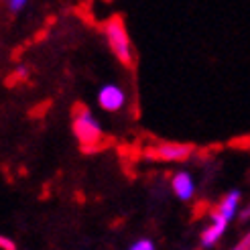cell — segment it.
I'll list each match as a JSON object with an SVG mask.
<instances>
[{
  "mask_svg": "<svg viewBox=\"0 0 250 250\" xmlns=\"http://www.w3.org/2000/svg\"><path fill=\"white\" fill-rule=\"evenodd\" d=\"M106 37H108L110 49L120 59V63L132 65V45H130V37L122 17H112L106 22Z\"/></svg>",
  "mask_w": 250,
  "mask_h": 250,
  "instance_id": "6da1fadb",
  "label": "cell"
},
{
  "mask_svg": "<svg viewBox=\"0 0 250 250\" xmlns=\"http://www.w3.org/2000/svg\"><path fill=\"white\" fill-rule=\"evenodd\" d=\"M73 132H76L78 141L83 146L96 145L100 141V136H102V128H100L98 120L85 108L76 112V118H73Z\"/></svg>",
  "mask_w": 250,
  "mask_h": 250,
  "instance_id": "7a4b0ae2",
  "label": "cell"
},
{
  "mask_svg": "<svg viewBox=\"0 0 250 250\" xmlns=\"http://www.w3.org/2000/svg\"><path fill=\"white\" fill-rule=\"evenodd\" d=\"M124 102H126V94H124V90L120 85L116 83H106L100 87L98 92V104L102 106L106 112H118Z\"/></svg>",
  "mask_w": 250,
  "mask_h": 250,
  "instance_id": "3957f363",
  "label": "cell"
},
{
  "mask_svg": "<svg viewBox=\"0 0 250 250\" xmlns=\"http://www.w3.org/2000/svg\"><path fill=\"white\" fill-rule=\"evenodd\" d=\"M148 157L161 159V161H185L191 155V146L179 145V143H165L155 148H148Z\"/></svg>",
  "mask_w": 250,
  "mask_h": 250,
  "instance_id": "277c9868",
  "label": "cell"
},
{
  "mask_svg": "<svg viewBox=\"0 0 250 250\" xmlns=\"http://www.w3.org/2000/svg\"><path fill=\"white\" fill-rule=\"evenodd\" d=\"M228 220H224L222 216H218L216 211L211 214V222H209V226L202 232V246H206V248H211L214 246L222 236H224V232H226V228H228Z\"/></svg>",
  "mask_w": 250,
  "mask_h": 250,
  "instance_id": "5b68a950",
  "label": "cell"
},
{
  "mask_svg": "<svg viewBox=\"0 0 250 250\" xmlns=\"http://www.w3.org/2000/svg\"><path fill=\"white\" fill-rule=\"evenodd\" d=\"M171 187H173V193L177 195L179 199H183V202L191 199L193 193H195V181L187 171L175 173L173 179H171Z\"/></svg>",
  "mask_w": 250,
  "mask_h": 250,
  "instance_id": "8992f818",
  "label": "cell"
},
{
  "mask_svg": "<svg viewBox=\"0 0 250 250\" xmlns=\"http://www.w3.org/2000/svg\"><path fill=\"white\" fill-rule=\"evenodd\" d=\"M240 191H230V193H226L222 197V202H220V206H218V209H216V214L218 216H222L224 220H232V218H236V214H238V208H240Z\"/></svg>",
  "mask_w": 250,
  "mask_h": 250,
  "instance_id": "52a82bcc",
  "label": "cell"
},
{
  "mask_svg": "<svg viewBox=\"0 0 250 250\" xmlns=\"http://www.w3.org/2000/svg\"><path fill=\"white\" fill-rule=\"evenodd\" d=\"M128 250H155V244L148 238H141V240H136Z\"/></svg>",
  "mask_w": 250,
  "mask_h": 250,
  "instance_id": "ba28073f",
  "label": "cell"
},
{
  "mask_svg": "<svg viewBox=\"0 0 250 250\" xmlns=\"http://www.w3.org/2000/svg\"><path fill=\"white\" fill-rule=\"evenodd\" d=\"M24 6H27V2H24V0H10V2H8L10 12H21Z\"/></svg>",
  "mask_w": 250,
  "mask_h": 250,
  "instance_id": "9c48e42d",
  "label": "cell"
},
{
  "mask_svg": "<svg viewBox=\"0 0 250 250\" xmlns=\"http://www.w3.org/2000/svg\"><path fill=\"white\" fill-rule=\"evenodd\" d=\"M0 248L2 250H17V244L10 238H6V236H0Z\"/></svg>",
  "mask_w": 250,
  "mask_h": 250,
  "instance_id": "30bf717a",
  "label": "cell"
},
{
  "mask_svg": "<svg viewBox=\"0 0 250 250\" xmlns=\"http://www.w3.org/2000/svg\"><path fill=\"white\" fill-rule=\"evenodd\" d=\"M232 250H250V232L244 236V238L238 242V244H236Z\"/></svg>",
  "mask_w": 250,
  "mask_h": 250,
  "instance_id": "8fae6325",
  "label": "cell"
},
{
  "mask_svg": "<svg viewBox=\"0 0 250 250\" xmlns=\"http://www.w3.org/2000/svg\"><path fill=\"white\" fill-rule=\"evenodd\" d=\"M248 218H250V204H248V206H244V208L240 209V220H242V222H246Z\"/></svg>",
  "mask_w": 250,
  "mask_h": 250,
  "instance_id": "7c38bea8",
  "label": "cell"
}]
</instances>
